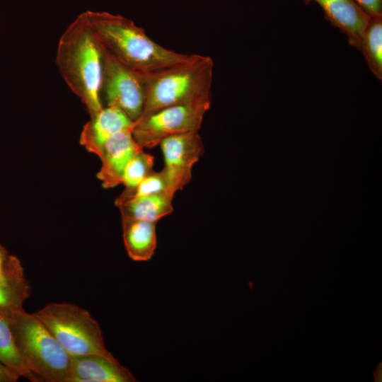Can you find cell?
Instances as JSON below:
<instances>
[{"mask_svg": "<svg viewBox=\"0 0 382 382\" xmlns=\"http://www.w3.org/2000/svg\"><path fill=\"white\" fill-rule=\"evenodd\" d=\"M370 17L382 16V0H354Z\"/></svg>", "mask_w": 382, "mask_h": 382, "instance_id": "21", "label": "cell"}, {"mask_svg": "<svg viewBox=\"0 0 382 382\" xmlns=\"http://www.w3.org/2000/svg\"><path fill=\"white\" fill-rule=\"evenodd\" d=\"M122 226L128 256L134 261L150 260L157 246L156 223L122 217Z\"/></svg>", "mask_w": 382, "mask_h": 382, "instance_id": "13", "label": "cell"}, {"mask_svg": "<svg viewBox=\"0 0 382 382\" xmlns=\"http://www.w3.org/2000/svg\"><path fill=\"white\" fill-rule=\"evenodd\" d=\"M175 194L164 192L115 202L122 218L157 223L173 211Z\"/></svg>", "mask_w": 382, "mask_h": 382, "instance_id": "14", "label": "cell"}, {"mask_svg": "<svg viewBox=\"0 0 382 382\" xmlns=\"http://www.w3.org/2000/svg\"><path fill=\"white\" fill-rule=\"evenodd\" d=\"M20 378L0 362V382H16Z\"/></svg>", "mask_w": 382, "mask_h": 382, "instance_id": "22", "label": "cell"}, {"mask_svg": "<svg viewBox=\"0 0 382 382\" xmlns=\"http://www.w3.org/2000/svg\"><path fill=\"white\" fill-rule=\"evenodd\" d=\"M371 72L382 79V16L370 20L363 33L360 49Z\"/></svg>", "mask_w": 382, "mask_h": 382, "instance_id": "16", "label": "cell"}, {"mask_svg": "<svg viewBox=\"0 0 382 382\" xmlns=\"http://www.w3.org/2000/svg\"><path fill=\"white\" fill-rule=\"evenodd\" d=\"M132 130L125 129L115 134L103 146L99 156L102 165L97 177L105 188H112L121 184L128 161L143 149L135 141Z\"/></svg>", "mask_w": 382, "mask_h": 382, "instance_id": "9", "label": "cell"}, {"mask_svg": "<svg viewBox=\"0 0 382 382\" xmlns=\"http://www.w3.org/2000/svg\"><path fill=\"white\" fill-rule=\"evenodd\" d=\"M25 276L20 260L0 243V278Z\"/></svg>", "mask_w": 382, "mask_h": 382, "instance_id": "20", "label": "cell"}, {"mask_svg": "<svg viewBox=\"0 0 382 382\" xmlns=\"http://www.w3.org/2000/svg\"><path fill=\"white\" fill-rule=\"evenodd\" d=\"M212 93L159 110L134 122L132 134L138 144L153 148L166 138L199 132L212 105Z\"/></svg>", "mask_w": 382, "mask_h": 382, "instance_id": "6", "label": "cell"}, {"mask_svg": "<svg viewBox=\"0 0 382 382\" xmlns=\"http://www.w3.org/2000/svg\"><path fill=\"white\" fill-rule=\"evenodd\" d=\"M8 314L0 311V362L20 377L26 378L32 382L40 381L28 369L19 353Z\"/></svg>", "mask_w": 382, "mask_h": 382, "instance_id": "15", "label": "cell"}, {"mask_svg": "<svg viewBox=\"0 0 382 382\" xmlns=\"http://www.w3.org/2000/svg\"><path fill=\"white\" fill-rule=\"evenodd\" d=\"M164 192L175 194L163 169L154 171L144 178L135 187L125 190L116 199L119 202L127 199L137 198Z\"/></svg>", "mask_w": 382, "mask_h": 382, "instance_id": "18", "label": "cell"}, {"mask_svg": "<svg viewBox=\"0 0 382 382\" xmlns=\"http://www.w3.org/2000/svg\"><path fill=\"white\" fill-rule=\"evenodd\" d=\"M34 314L70 356L115 357L105 347L98 323L86 309L66 302H52Z\"/></svg>", "mask_w": 382, "mask_h": 382, "instance_id": "5", "label": "cell"}, {"mask_svg": "<svg viewBox=\"0 0 382 382\" xmlns=\"http://www.w3.org/2000/svg\"><path fill=\"white\" fill-rule=\"evenodd\" d=\"M56 64L62 79L84 104L91 118L97 115L103 108L104 50L84 12L60 36Z\"/></svg>", "mask_w": 382, "mask_h": 382, "instance_id": "2", "label": "cell"}, {"mask_svg": "<svg viewBox=\"0 0 382 382\" xmlns=\"http://www.w3.org/2000/svg\"><path fill=\"white\" fill-rule=\"evenodd\" d=\"M305 4L317 3L325 17L347 37L349 43L360 49L363 33L370 16L354 0H302Z\"/></svg>", "mask_w": 382, "mask_h": 382, "instance_id": "12", "label": "cell"}, {"mask_svg": "<svg viewBox=\"0 0 382 382\" xmlns=\"http://www.w3.org/2000/svg\"><path fill=\"white\" fill-rule=\"evenodd\" d=\"M133 127L134 122L122 110L114 106L103 107L84 125L80 144L99 157L104 144L111 137Z\"/></svg>", "mask_w": 382, "mask_h": 382, "instance_id": "11", "label": "cell"}, {"mask_svg": "<svg viewBox=\"0 0 382 382\" xmlns=\"http://www.w3.org/2000/svg\"><path fill=\"white\" fill-rule=\"evenodd\" d=\"M213 73L214 61L210 57L192 54L183 63L142 75L146 98L143 112L137 120L163 108L211 94Z\"/></svg>", "mask_w": 382, "mask_h": 382, "instance_id": "3", "label": "cell"}, {"mask_svg": "<svg viewBox=\"0 0 382 382\" xmlns=\"http://www.w3.org/2000/svg\"><path fill=\"white\" fill-rule=\"evenodd\" d=\"M154 157L139 150L128 161L124 170L122 183L125 186V190L135 187L144 178L153 173Z\"/></svg>", "mask_w": 382, "mask_h": 382, "instance_id": "19", "label": "cell"}, {"mask_svg": "<svg viewBox=\"0 0 382 382\" xmlns=\"http://www.w3.org/2000/svg\"><path fill=\"white\" fill-rule=\"evenodd\" d=\"M135 377L115 357L88 354L71 356L69 382H134Z\"/></svg>", "mask_w": 382, "mask_h": 382, "instance_id": "10", "label": "cell"}, {"mask_svg": "<svg viewBox=\"0 0 382 382\" xmlns=\"http://www.w3.org/2000/svg\"><path fill=\"white\" fill-rule=\"evenodd\" d=\"M103 97L107 106L118 108L134 122L143 112L146 98L143 76L122 65L105 51Z\"/></svg>", "mask_w": 382, "mask_h": 382, "instance_id": "7", "label": "cell"}, {"mask_svg": "<svg viewBox=\"0 0 382 382\" xmlns=\"http://www.w3.org/2000/svg\"><path fill=\"white\" fill-rule=\"evenodd\" d=\"M103 50L118 62L143 76L152 74L190 59L162 47L132 21L105 11L84 12Z\"/></svg>", "mask_w": 382, "mask_h": 382, "instance_id": "1", "label": "cell"}, {"mask_svg": "<svg viewBox=\"0 0 382 382\" xmlns=\"http://www.w3.org/2000/svg\"><path fill=\"white\" fill-rule=\"evenodd\" d=\"M30 294L25 276L0 278V311L11 313L22 308Z\"/></svg>", "mask_w": 382, "mask_h": 382, "instance_id": "17", "label": "cell"}, {"mask_svg": "<svg viewBox=\"0 0 382 382\" xmlns=\"http://www.w3.org/2000/svg\"><path fill=\"white\" fill-rule=\"evenodd\" d=\"M159 145L165 163L163 169L176 192L192 178V167L204 151L202 139L198 132H190L168 137Z\"/></svg>", "mask_w": 382, "mask_h": 382, "instance_id": "8", "label": "cell"}, {"mask_svg": "<svg viewBox=\"0 0 382 382\" xmlns=\"http://www.w3.org/2000/svg\"><path fill=\"white\" fill-rule=\"evenodd\" d=\"M16 346L28 369L40 380L69 382L71 356L33 313L20 308L8 314Z\"/></svg>", "mask_w": 382, "mask_h": 382, "instance_id": "4", "label": "cell"}]
</instances>
